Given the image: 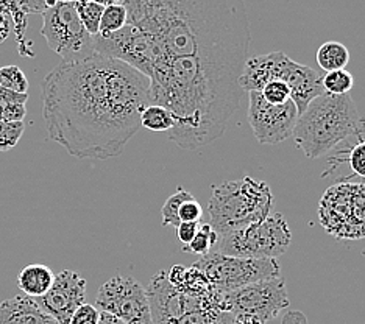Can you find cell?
<instances>
[{"instance_id":"6da1fadb","label":"cell","mask_w":365,"mask_h":324,"mask_svg":"<svg viewBox=\"0 0 365 324\" xmlns=\"http://www.w3.org/2000/svg\"><path fill=\"white\" fill-rule=\"evenodd\" d=\"M41 97L48 139L78 160L101 161L123 152L152 103L144 73L98 53L61 61L46 75Z\"/></svg>"},{"instance_id":"7a4b0ae2","label":"cell","mask_w":365,"mask_h":324,"mask_svg":"<svg viewBox=\"0 0 365 324\" xmlns=\"http://www.w3.org/2000/svg\"><path fill=\"white\" fill-rule=\"evenodd\" d=\"M123 5L128 23L147 41L152 68L203 63L242 72L252 41L242 0H125Z\"/></svg>"},{"instance_id":"3957f363","label":"cell","mask_w":365,"mask_h":324,"mask_svg":"<svg viewBox=\"0 0 365 324\" xmlns=\"http://www.w3.org/2000/svg\"><path fill=\"white\" fill-rule=\"evenodd\" d=\"M361 115L350 94H322L298 115L292 139L309 160L328 155L354 135Z\"/></svg>"},{"instance_id":"277c9868","label":"cell","mask_w":365,"mask_h":324,"mask_svg":"<svg viewBox=\"0 0 365 324\" xmlns=\"http://www.w3.org/2000/svg\"><path fill=\"white\" fill-rule=\"evenodd\" d=\"M145 290L153 324H235L225 292L215 287L182 292L161 271Z\"/></svg>"},{"instance_id":"5b68a950","label":"cell","mask_w":365,"mask_h":324,"mask_svg":"<svg viewBox=\"0 0 365 324\" xmlns=\"http://www.w3.org/2000/svg\"><path fill=\"white\" fill-rule=\"evenodd\" d=\"M273 194L265 181L245 174L240 179L212 186L208 203L210 224L219 237L267 219L273 209Z\"/></svg>"},{"instance_id":"8992f818","label":"cell","mask_w":365,"mask_h":324,"mask_svg":"<svg viewBox=\"0 0 365 324\" xmlns=\"http://www.w3.org/2000/svg\"><path fill=\"white\" fill-rule=\"evenodd\" d=\"M272 80L283 81L290 89V98L302 114L314 98L325 93L323 75L309 66L297 63L283 53L270 52L248 58L240 72L239 86L244 93H259Z\"/></svg>"},{"instance_id":"52a82bcc","label":"cell","mask_w":365,"mask_h":324,"mask_svg":"<svg viewBox=\"0 0 365 324\" xmlns=\"http://www.w3.org/2000/svg\"><path fill=\"white\" fill-rule=\"evenodd\" d=\"M292 242L289 223L281 214H270L267 219L219 237L214 251L247 259H278Z\"/></svg>"},{"instance_id":"ba28073f","label":"cell","mask_w":365,"mask_h":324,"mask_svg":"<svg viewBox=\"0 0 365 324\" xmlns=\"http://www.w3.org/2000/svg\"><path fill=\"white\" fill-rule=\"evenodd\" d=\"M319 223L337 240L365 237V184L340 181L322 195Z\"/></svg>"},{"instance_id":"9c48e42d","label":"cell","mask_w":365,"mask_h":324,"mask_svg":"<svg viewBox=\"0 0 365 324\" xmlns=\"http://www.w3.org/2000/svg\"><path fill=\"white\" fill-rule=\"evenodd\" d=\"M194 267L200 270L210 284L222 292H231L255 282L279 278L278 259H247L211 251L200 256Z\"/></svg>"},{"instance_id":"30bf717a","label":"cell","mask_w":365,"mask_h":324,"mask_svg":"<svg viewBox=\"0 0 365 324\" xmlns=\"http://www.w3.org/2000/svg\"><path fill=\"white\" fill-rule=\"evenodd\" d=\"M41 35L63 61H80L96 53L94 36L83 27L76 2H58L44 10Z\"/></svg>"},{"instance_id":"8fae6325","label":"cell","mask_w":365,"mask_h":324,"mask_svg":"<svg viewBox=\"0 0 365 324\" xmlns=\"http://www.w3.org/2000/svg\"><path fill=\"white\" fill-rule=\"evenodd\" d=\"M96 307L128 324H153L147 290L135 278L115 274L98 288Z\"/></svg>"},{"instance_id":"7c38bea8","label":"cell","mask_w":365,"mask_h":324,"mask_svg":"<svg viewBox=\"0 0 365 324\" xmlns=\"http://www.w3.org/2000/svg\"><path fill=\"white\" fill-rule=\"evenodd\" d=\"M298 110L292 100L283 105H272L261 93H248V123L262 145H275L292 137Z\"/></svg>"},{"instance_id":"4fadbf2b","label":"cell","mask_w":365,"mask_h":324,"mask_svg":"<svg viewBox=\"0 0 365 324\" xmlns=\"http://www.w3.org/2000/svg\"><path fill=\"white\" fill-rule=\"evenodd\" d=\"M225 301L233 315L250 313L267 323L289 305V295L286 282L279 276L225 292Z\"/></svg>"},{"instance_id":"5bb4252c","label":"cell","mask_w":365,"mask_h":324,"mask_svg":"<svg viewBox=\"0 0 365 324\" xmlns=\"http://www.w3.org/2000/svg\"><path fill=\"white\" fill-rule=\"evenodd\" d=\"M36 303L58 324H69L73 312L86 303V279L77 271L63 270L55 274L52 287L36 298Z\"/></svg>"},{"instance_id":"9a60e30c","label":"cell","mask_w":365,"mask_h":324,"mask_svg":"<svg viewBox=\"0 0 365 324\" xmlns=\"http://www.w3.org/2000/svg\"><path fill=\"white\" fill-rule=\"evenodd\" d=\"M329 162L333 165L339 164H348L353 172L351 177H345L342 181H356L353 182H362L365 184V117H361L358 128H356L354 135L344 140L342 145H337L334 148L333 155L329 157Z\"/></svg>"},{"instance_id":"2e32d148","label":"cell","mask_w":365,"mask_h":324,"mask_svg":"<svg viewBox=\"0 0 365 324\" xmlns=\"http://www.w3.org/2000/svg\"><path fill=\"white\" fill-rule=\"evenodd\" d=\"M0 324H58L35 298L16 295L0 303Z\"/></svg>"},{"instance_id":"e0dca14e","label":"cell","mask_w":365,"mask_h":324,"mask_svg":"<svg viewBox=\"0 0 365 324\" xmlns=\"http://www.w3.org/2000/svg\"><path fill=\"white\" fill-rule=\"evenodd\" d=\"M55 279L51 267L43 263H31L22 268L18 276V286L26 296L41 298L48 292Z\"/></svg>"},{"instance_id":"ac0fdd59","label":"cell","mask_w":365,"mask_h":324,"mask_svg":"<svg viewBox=\"0 0 365 324\" xmlns=\"http://www.w3.org/2000/svg\"><path fill=\"white\" fill-rule=\"evenodd\" d=\"M317 64L322 70L334 72L345 69L350 63V50L337 41H328L317 50Z\"/></svg>"},{"instance_id":"d6986e66","label":"cell","mask_w":365,"mask_h":324,"mask_svg":"<svg viewBox=\"0 0 365 324\" xmlns=\"http://www.w3.org/2000/svg\"><path fill=\"white\" fill-rule=\"evenodd\" d=\"M140 128L155 132H169L173 128V117L164 106L150 103L140 115Z\"/></svg>"},{"instance_id":"ffe728a7","label":"cell","mask_w":365,"mask_h":324,"mask_svg":"<svg viewBox=\"0 0 365 324\" xmlns=\"http://www.w3.org/2000/svg\"><path fill=\"white\" fill-rule=\"evenodd\" d=\"M128 23V13L123 4L106 5L102 13L101 27H98V36H108L122 30Z\"/></svg>"},{"instance_id":"44dd1931","label":"cell","mask_w":365,"mask_h":324,"mask_svg":"<svg viewBox=\"0 0 365 324\" xmlns=\"http://www.w3.org/2000/svg\"><path fill=\"white\" fill-rule=\"evenodd\" d=\"M219 242V234L212 229L210 223H200L195 237L189 245L181 246V251L192 253L198 256H205L211 251H214L215 245Z\"/></svg>"},{"instance_id":"7402d4cb","label":"cell","mask_w":365,"mask_h":324,"mask_svg":"<svg viewBox=\"0 0 365 324\" xmlns=\"http://www.w3.org/2000/svg\"><path fill=\"white\" fill-rule=\"evenodd\" d=\"M78 18L86 28L91 36L98 35V27H101V19L105 6L94 0H76Z\"/></svg>"},{"instance_id":"603a6c76","label":"cell","mask_w":365,"mask_h":324,"mask_svg":"<svg viewBox=\"0 0 365 324\" xmlns=\"http://www.w3.org/2000/svg\"><path fill=\"white\" fill-rule=\"evenodd\" d=\"M322 83L327 94L345 95V94H350V90L353 89L354 78L346 69H342V70L327 72L323 75Z\"/></svg>"},{"instance_id":"cb8c5ba5","label":"cell","mask_w":365,"mask_h":324,"mask_svg":"<svg viewBox=\"0 0 365 324\" xmlns=\"http://www.w3.org/2000/svg\"><path fill=\"white\" fill-rule=\"evenodd\" d=\"M0 86L13 90L16 94L29 93V80L18 66H5L0 68Z\"/></svg>"},{"instance_id":"d4e9b609","label":"cell","mask_w":365,"mask_h":324,"mask_svg":"<svg viewBox=\"0 0 365 324\" xmlns=\"http://www.w3.org/2000/svg\"><path fill=\"white\" fill-rule=\"evenodd\" d=\"M190 197H192V194H189L187 190H185L182 187H178L177 192L168 198V202L164 203L163 211H161L163 226H173V228L178 226L180 224V220H178L180 206L182 202H186V199Z\"/></svg>"},{"instance_id":"484cf974","label":"cell","mask_w":365,"mask_h":324,"mask_svg":"<svg viewBox=\"0 0 365 324\" xmlns=\"http://www.w3.org/2000/svg\"><path fill=\"white\" fill-rule=\"evenodd\" d=\"M24 131V122H0V152H8L18 145Z\"/></svg>"},{"instance_id":"4316f807","label":"cell","mask_w":365,"mask_h":324,"mask_svg":"<svg viewBox=\"0 0 365 324\" xmlns=\"http://www.w3.org/2000/svg\"><path fill=\"white\" fill-rule=\"evenodd\" d=\"M261 95L267 100L272 105H283L289 102L290 98V89L283 81L278 80H272L267 85H264V88L259 90Z\"/></svg>"},{"instance_id":"83f0119b","label":"cell","mask_w":365,"mask_h":324,"mask_svg":"<svg viewBox=\"0 0 365 324\" xmlns=\"http://www.w3.org/2000/svg\"><path fill=\"white\" fill-rule=\"evenodd\" d=\"M203 217V207L197 202L195 197L192 195L187 198L186 202H182L178 209V220L180 223H194L200 221Z\"/></svg>"},{"instance_id":"f1b7e54d","label":"cell","mask_w":365,"mask_h":324,"mask_svg":"<svg viewBox=\"0 0 365 324\" xmlns=\"http://www.w3.org/2000/svg\"><path fill=\"white\" fill-rule=\"evenodd\" d=\"M98 320H101V310L96 305L85 303L73 312L69 324H98Z\"/></svg>"},{"instance_id":"f546056e","label":"cell","mask_w":365,"mask_h":324,"mask_svg":"<svg viewBox=\"0 0 365 324\" xmlns=\"http://www.w3.org/2000/svg\"><path fill=\"white\" fill-rule=\"evenodd\" d=\"M5 2L11 4L24 14H30V13H43L48 6H53L55 4H58V0H5Z\"/></svg>"},{"instance_id":"4dcf8cb0","label":"cell","mask_w":365,"mask_h":324,"mask_svg":"<svg viewBox=\"0 0 365 324\" xmlns=\"http://www.w3.org/2000/svg\"><path fill=\"white\" fill-rule=\"evenodd\" d=\"M26 115V105L0 102V122H24Z\"/></svg>"},{"instance_id":"1f68e13d","label":"cell","mask_w":365,"mask_h":324,"mask_svg":"<svg viewBox=\"0 0 365 324\" xmlns=\"http://www.w3.org/2000/svg\"><path fill=\"white\" fill-rule=\"evenodd\" d=\"M198 228H200V221H194V223H180L177 229V239L181 244V246L189 245L192 242V239L195 237Z\"/></svg>"},{"instance_id":"d6a6232c","label":"cell","mask_w":365,"mask_h":324,"mask_svg":"<svg viewBox=\"0 0 365 324\" xmlns=\"http://www.w3.org/2000/svg\"><path fill=\"white\" fill-rule=\"evenodd\" d=\"M27 100H29V94H16V93H13V90H8V89L0 86V102L26 105Z\"/></svg>"},{"instance_id":"836d02e7","label":"cell","mask_w":365,"mask_h":324,"mask_svg":"<svg viewBox=\"0 0 365 324\" xmlns=\"http://www.w3.org/2000/svg\"><path fill=\"white\" fill-rule=\"evenodd\" d=\"M281 324H308V318L300 310H292L284 315L283 320H281Z\"/></svg>"},{"instance_id":"e575fe53","label":"cell","mask_w":365,"mask_h":324,"mask_svg":"<svg viewBox=\"0 0 365 324\" xmlns=\"http://www.w3.org/2000/svg\"><path fill=\"white\" fill-rule=\"evenodd\" d=\"M8 33H10V25H8V19L5 16V6L0 2V43L6 39Z\"/></svg>"},{"instance_id":"d590c367","label":"cell","mask_w":365,"mask_h":324,"mask_svg":"<svg viewBox=\"0 0 365 324\" xmlns=\"http://www.w3.org/2000/svg\"><path fill=\"white\" fill-rule=\"evenodd\" d=\"M235 324H265V323L261 318L256 317V315L237 313L235 315Z\"/></svg>"},{"instance_id":"8d00e7d4","label":"cell","mask_w":365,"mask_h":324,"mask_svg":"<svg viewBox=\"0 0 365 324\" xmlns=\"http://www.w3.org/2000/svg\"><path fill=\"white\" fill-rule=\"evenodd\" d=\"M98 324H128V323L119 320L118 317H114V315H111V313L101 312V320H98Z\"/></svg>"},{"instance_id":"74e56055","label":"cell","mask_w":365,"mask_h":324,"mask_svg":"<svg viewBox=\"0 0 365 324\" xmlns=\"http://www.w3.org/2000/svg\"><path fill=\"white\" fill-rule=\"evenodd\" d=\"M94 2H98V4H102L103 6H106V5H113V4H123L125 0H94Z\"/></svg>"}]
</instances>
